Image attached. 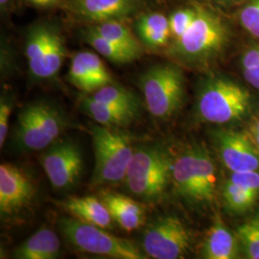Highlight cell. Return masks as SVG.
Masks as SVG:
<instances>
[{"instance_id": "obj_1", "label": "cell", "mask_w": 259, "mask_h": 259, "mask_svg": "<svg viewBox=\"0 0 259 259\" xmlns=\"http://www.w3.org/2000/svg\"><path fill=\"white\" fill-rule=\"evenodd\" d=\"M177 193L188 204L207 207L217 194V170L209 153L196 145L185 150L172 164Z\"/></svg>"}, {"instance_id": "obj_2", "label": "cell", "mask_w": 259, "mask_h": 259, "mask_svg": "<svg viewBox=\"0 0 259 259\" xmlns=\"http://www.w3.org/2000/svg\"><path fill=\"white\" fill-rule=\"evenodd\" d=\"M196 17L185 34L174 40L169 54L186 65H204L219 55L229 41V30L210 10L195 6Z\"/></svg>"}, {"instance_id": "obj_3", "label": "cell", "mask_w": 259, "mask_h": 259, "mask_svg": "<svg viewBox=\"0 0 259 259\" xmlns=\"http://www.w3.org/2000/svg\"><path fill=\"white\" fill-rule=\"evenodd\" d=\"M249 92L232 80L212 76L204 81L198 93V117L212 124H227L244 118L250 110Z\"/></svg>"}, {"instance_id": "obj_4", "label": "cell", "mask_w": 259, "mask_h": 259, "mask_svg": "<svg viewBox=\"0 0 259 259\" xmlns=\"http://www.w3.org/2000/svg\"><path fill=\"white\" fill-rule=\"evenodd\" d=\"M67 126L66 115L55 105L45 101L30 103L18 116L15 143L25 152L46 150L60 139Z\"/></svg>"}, {"instance_id": "obj_5", "label": "cell", "mask_w": 259, "mask_h": 259, "mask_svg": "<svg viewBox=\"0 0 259 259\" xmlns=\"http://www.w3.org/2000/svg\"><path fill=\"white\" fill-rule=\"evenodd\" d=\"M172 164L169 155L158 146L135 150L125 177L130 191L144 201H156L172 180Z\"/></svg>"}, {"instance_id": "obj_6", "label": "cell", "mask_w": 259, "mask_h": 259, "mask_svg": "<svg viewBox=\"0 0 259 259\" xmlns=\"http://www.w3.org/2000/svg\"><path fill=\"white\" fill-rule=\"evenodd\" d=\"M139 85L150 113L165 120L179 111L185 100V76L173 64H161L148 68L140 76Z\"/></svg>"}, {"instance_id": "obj_7", "label": "cell", "mask_w": 259, "mask_h": 259, "mask_svg": "<svg viewBox=\"0 0 259 259\" xmlns=\"http://www.w3.org/2000/svg\"><path fill=\"white\" fill-rule=\"evenodd\" d=\"M95 167L93 185L117 184L125 180L135 150L124 134L106 126L92 128Z\"/></svg>"}, {"instance_id": "obj_8", "label": "cell", "mask_w": 259, "mask_h": 259, "mask_svg": "<svg viewBox=\"0 0 259 259\" xmlns=\"http://www.w3.org/2000/svg\"><path fill=\"white\" fill-rule=\"evenodd\" d=\"M59 226L66 241L83 252L111 258H147L134 243L110 234L101 227L74 217L62 218Z\"/></svg>"}, {"instance_id": "obj_9", "label": "cell", "mask_w": 259, "mask_h": 259, "mask_svg": "<svg viewBox=\"0 0 259 259\" xmlns=\"http://www.w3.org/2000/svg\"><path fill=\"white\" fill-rule=\"evenodd\" d=\"M142 245L144 252L152 258H183L190 249L191 237L178 217L164 216L147 227Z\"/></svg>"}, {"instance_id": "obj_10", "label": "cell", "mask_w": 259, "mask_h": 259, "mask_svg": "<svg viewBox=\"0 0 259 259\" xmlns=\"http://www.w3.org/2000/svg\"><path fill=\"white\" fill-rule=\"evenodd\" d=\"M40 163L54 188L70 189L82 174L83 154L73 140L59 139L46 149L40 157Z\"/></svg>"}, {"instance_id": "obj_11", "label": "cell", "mask_w": 259, "mask_h": 259, "mask_svg": "<svg viewBox=\"0 0 259 259\" xmlns=\"http://www.w3.org/2000/svg\"><path fill=\"white\" fill-rule=\"evenodd\" d=\"M37 191L33 178L21 167L12 163L0 165V213L12 218L32 204Z\"/></svg>"}, {"instance_id": "obj_12", "label": "cell", "mask_w": 259, "mask_h": 259, "mask_svg": "<svg viewBox=\"0 0 259 259\" xmlns=\"http://www.w3.org/2000/svg\"><path fill=\"white\" fill-rule=\"evenodd\" d=\"M213 139L223 163L232 173L259 172L258 149L247 135L232 130H218Z\"/></svg>"}, {"instance_id": "obj_13", "label": "cell", "mask_w": 259, "mask_h": 259, "mask_svg": "<svg viewBox=\"0 0 259 259\" xmlns=\"http://www.w3.org/2000/svg\"><path fill=\"white\" fill-rule=\"evenodd\" d=\"M140 0H67L65 9L78 19L100 23L122 20L138 12Z\"/></svg>"}, {"instance_id": "obj_14", "label": "cell", "mask_w": 259, "mask_h": 259, "mask_svg": "<svg viewBox=\"0 0 259 259\" xmlns=\"http://www.w3.org/2000/svg\"><path fill=\"white\" fill-rule=\"evenodd\" d=\"M59 31L47 24H38L28 32L25 42V55L32 76L45 80L47 65L55 55Z\"/></svg>"}, {"instance_id": "obj_15", "label": "cell", "mask_w": 259, "mask_h": 259, "mask_svg": "<svg viewBox=\"0 0 259 259\" xmlns=\"http://www.w3.org/2000/svg\"><path fill=\"white\" fill-rule=\"evenodd\" d=\"M100 199L107 206L112 220L123 230L133 232L145 223L144 207L130 197L111 190H103L100 192Z\"/></svg>"}, {"instance_id": "obj_16", "label": "cell", "mask_w": 259, "mask_h": 259, "mask_svg": "<svg viewBox=\"0 0 259 259\" xmlns=\"http://www.w3.org/2000/svg\"><path fill=\"white\" fill-rule=\"evenodd\" d=\"M239 248L237 235L226 227L220 216H216L204 239L202 256L205 259L238 258Z\"/></svg>"}, {"instance_id": "obj_17", "label": "cell", "mask_w": 259, "mask_h": 259, "mask_svg": "<svg viewBox=\"0 0 259 259\" xmlns=\"http://www.w3.org/2000/svg\"><path fill=\"white\" fill-rule=\"evenodd\" d=\"M61 242L55 232L47 227L38 229L13 252L18 259H54L60 254Z\"/></svg>"}, {"instance_id": "obj_18", "label": "cell", "mask_w": 259, "mask_h": 259, "mask_svg": "<svg viewBox=\"0 0 259 259\" xmlns=\"http://www.w3.org/2000/svg\"><path fill=\"white\" fill-rule=\"evenodd\" d=\"M65 211L76 219L101 227L111 228V214L99 198L95 197H69L61 203Z\"/></svg>"}, {"instance_id": "obj_19", "label": "cell", "mask_w": 259, "mask_h": 259, "mask_svg": "<svg viewBox=\"0 0 259 259\" xmlns=\"http://www.w3.org/2000/svg\"><path fill=\"white\" fill-rule=\"evenodd\" d=\"M82 111L98 124L109 128L128 126L139 116V111L99 102L85 97L81 102Z\"/></svg>"}, {"instance_id": "obj_20", "label": "cell", "mask_w": 259, "mask_h": 259, "mask_svg": "<svg viewBox=\"0 0 259 259\" xmlns=\"http://www.w3.org/2000/svg\"><path fill=\"white\" fill-rule=\"evenodd\" d=\"M137 30L141 41L152 49L165 47L171 37L169 19L157 12L142 15L137 21Z\"/></svg>"}, {"instance_id": "obj_21", "label": "cell", "mask_w": 259, "mask_h": 259, "mask_svg": "<svg viewBox=\"0 0 259 259\" xmlns=\"http://www.w3.org/2000/svg\"><path fill=\"white\" fill-rule=\"evenodd\" d=\"M91 29L100 36L106 37L111 42L127 49L139 58L143 54V48L139 39L121 20H111L96 23Z\"/></svg>"}, {"instance_id": "obj_22", "label": "cell", "mask_w": 259, "mask_h": 259, "mask_svg": "<svg viewBox=\"0 0 259 259\" xmlns=\"http://www.w3.org/2000/svg\"><path fill=\"white\" fill-rule=\"evenodd\" d=\"M83 38L100 55L105 57L113 64L125 65L139 59L127 49L111 42V40L107 39L106 37L95 33L90 27L83 32Z\"/></svg>"}, {"instance_id": "obj_23", "label": "cell", "mask_w": 259, "mask_h": 259, "mask_svg": "<svg viewBox=\"0 0 259 259\" xmlns=\"http://www.w3.org/2000/svg\"><path fill=\"white\" fill-rule=\"evenodd\" d=\"M91 97L99 102L107 103L134 111H139L140 110L139 97L129 90L120 85L113 84V83H109L97 90Z\"/></svg>"}, {"instance_id": "obj_24", "label": "cell", "mask_w": 259, "mask_h": 259, "mask_svg": "<svg viewBox=\"0 0 259 259\" xmlns=\"http://www.w3.org/2000/svg\"><path fill=\"white\" fill-rule=\"evenodd\" d=\"M222 196L227 209L235 214L248 211L257 200L254 196L232 183L231 180H228L223 186Z\"/></svg>"}, {"instance_id": "obj_25", "label": "cell", "mask_w": 259, "mask_h": 259, "mask_svg": "<svg viewBox=\"0 0 259 259\" xmlns=\"http://www.w3.org/2000/svg\"><path fill=\"white\" fill-rule=\"evenodd\" d=\"M236 235L246 257L259 259V212L243 223Z\"/></svg>"}, {"instance_id": "obj_26", "label": "cell", "mask_w": 259, "mask_h": 259, "mask_svg": "<svg viewBox=\"0 0 259 259\" xmlns=\"http://www.w3.org/2000/svg\"><path fill=\"white\" fill-rule=\"evenodd\" d=\"M82 55L91 75L94 92L109 83H113L112 76L107 69L106 65L103 64L99 56L89 51H83Z\"/></svg>"}, {"instance_id": "obj_27", "label": "cell", "mask_w": 259, "mask_h": 259, "mask_svg": "<svg viewBox=\"0 0 259 259\" xmlns=\"http://www.w3.org/2000/svg\"><path fill=\"white\" fill-rule=\"evenodd\" d=\"M68 80L80 91L85 93L94 92L91 75L84 63L82 52L77 53L70 63L68 70Z\"/></svg>"}, {"instance_id": "obj_28", "label": "cell", "mask_w": 259, "mask_h": 259, "mask_svg": "<svg viewBox=\"0 0 259 259\" xmlns=\"http://www.w3.org/2000/svg\"><path fill=\"white\" fill-rule=\"evenodd\" d=\"M196 17V9L178 10L173 13L169 19V26L171 37L176 40L182 37L190 27Z\"/></svg>"}, {"instance_id": "obj_29", "label": "cell", "mask_w": 259, "mask_h": 259, "mask_svg": "<svg viewBox=\"0 0 259 259\" xmlns=\"http://www.w3.org/2000/svg\"><path fill=\"white\" fill-rule=\"evenodd\" d=\"M240 22L252 37L259 38V0H250L241 10Z\"/></svg>"}, {"instance_id": "obj_30", "label": "cell", "mask_w": 259, "mask_h": 259, "mask_svg": "<svg viewBox=\"0 0 259 259\" xmlns=\"http://www.w3.org/2000/svg\"><path fill=\"white\" fill-rule=\"evenodd\" d=\"M235 185L240 186L244 190L254 196L256 199L259 197V172L258 171H249L232 173L229 179Z\"/></svg>"}, {"instance_id": "obj_31", "label": "cell", "mask_w": 259, "mask_h": 259, "mask_svg": "<svg viewBox=\"0 0 259 259\" xmlns=\"http://www.w3.org/2000/svg\"><path fill=\"white\" fill-rule=\"evenodd\" d=\"M13 111L12 102L6 97H1L0 100V147L2 148L7 136L9 129V120L11 113Z\"/></svg>"}, {"instance_id": "obj_32", "label": "cell", "mask_w": 259, "mask_h": 259, "mask_svg": "<svg viewBox=\"0 0 259 259\" xmlns=\"http://www.w3.org/2000/svg\"><path fill=\"white\" fill-rule=\"evenodd\" d=\"M242 69L253 68L259 65V47L249 48L241 59Z\"/></svg>"}, {"instance_id": "obj_33", "label": "cell", "mask_w": 259, "mask_h": 259, "mask_svg": "<svg viewBox=\"0 0 259 259\" xmlns=\"http://www.w3.org/2000/svg\"><path fill=\"white\" fill-rule=\"evenodd\" d=\"M243 74L250 85L259 90V65L253 68L243 69Z\"/></svg>"}, {"instance_id": "obj_34", "label": "cell", "mask_w": 259, "mask_h": 259, "mask_svg": "<svg viewBox=\"0 0 259 259\" xmlns=\"http://www.w3.org/2000/svg\"><path fill=\"white\" fill-rule=\"evenodd\" d=\"M251 134H252V138L251 139L253 140L255 146L257 147L259 151V117L253 123L252 126V130H251Z\"/></svg>"}, {"instance_id": "obj_35", "label": "cell", "mask_w": 259, "mask_h": 259, "mask_svg": "<svg viewBox=\"0 0 259 259\" xmlns=\"http://www.w3.org/2000/svg\"><path fill=\"white\" fill-rule=\"evenodd\" d=\"M28 3H31L33 5H36V6H41V7H45V6H49L47 0H25Z\"/></svg>"}, {"instance_id": "obj_36", "label": "cell", "mask_w": 259, "mask_h": 259, "mask_svg": "<svg viewBox=\"0 0 259 259\" xmlns=\"http://www.w3.org/2000/svg\"><path fill=\"white\" fill-rule=\"evenodd\" d=\"M10 0H0V4H1V8L2 9H4L7 5H8V3H9Z\"/></svg>"}, {"instance_id": "obj_37", "label": "cell", "mask_w": 259, "mask_h": 259, "mask_svg": "<svg viewBox=\"0 0 259 259\" xmlns=\"http://www.w3.org/2000/svg\"><path fill=\"white\" fill-rule=\"evenodd\" d=\"M59 1H60V0H47V2H48V4H49V6L54 5V4H57Z\"/></svg>"}]
</instances>
